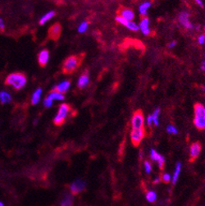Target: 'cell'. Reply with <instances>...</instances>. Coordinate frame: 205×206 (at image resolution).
Instances as JSON below:
<instances>
[{
    "mask_svg": "<svg viewBox=\"0 0 205 206\" xmlns=\"http://www.w3.org/2000/svg\"><path fill=\"white\" fill-rule=\"evenodd\" d=\"M83 59H84V55H73L68 57L62 65L63 73L71 74L74 72L81 65Z\"/></svg>",
    "mask_w": 205,
    "mask_h": 206,
    "instance_id": "cell-1",
    "label": "cell"
},
{
    "mask_svg": "<svg viewBox=\"0 0 205 206\" xmlns=\"http://www.w3.org/2000/svg\"><path fill=\"white\" fill-rule=\"evenodd\" d=\"M194 116V124L198 130L202 131L205 129V107L201 104H195Z\"/></svg>",
    "mask_w": 205,
    "mask_h": 206,
    "instance_id": "cell-2",
    "label": "cell"
},
{
    "mask_svg": "<svg viewBox=\"0 0 205 206\" xmlns=\"http://www.w3.org/2000/svg\"><path fill=\"white\" fill-rule=\"evenodd\" d=\"M5 83L8 86H13L15 89H21L26 84V77L24 74L19 72L12 73L7 77Z\"/></svg>",
    "mask_w": 205,
    "mask_h": 206,
    "instance_id": "cell-3",
    "label": "cell"
},
{
    "mask_svg": "<svg viewBox=\"0 0 205 206\" xmlns=\"http://www.w3.org/2000/svg\"><path fill=\"white\" fill-rule=\"evenodd\" d=\"M71 111V107L67 104H62L59 107V110L56 117L53 119V123L56 126H62L63 123H65V120L69 112Z\"/></svg>",
    "mask_w": 205,
    "mask_h": 206,
    "instance_id": "cell-4",
    "label": "cell"
},
{
    "mask_svg": "<svg viewBox=\"0 0 205 206\" xmlns=\"http://www.w3.org/2000/svg\"><path fill=\"white\" fill-rule=\"evenodd\" d=\"M144 118L143 112L141 110H136L133 114V117L131 119V126L132 129H141L144 128Z\"/></svg>",
    "mask_w": 205,
    "mask_h": 206,
    "instance_id": "cell-5",
    "label": "cell"
},
{
    "mask_svg": "<svg viewBox=\"0 0 205 206\" xmlns=\"http://www.w3.org/2000/svg\"><path fill=\"white\" fill-rule=\"evenodd\" d=\"M145 136V129L144 127L141 129H132L131 132V142L134 146H138L140 142Z\"/></svg>",
    "mask_w": 205,
    "mask_h": 206,
    "instance_id": "cell-6",
    "label": "cell"
},
{
    "mask_svg": "<svg viewBox=\"0 0 205 206\" xmlns=\"http://www.w3.org/2000/svg\"><path fill=\"white\" fill-rule=\"evenodd\" d=\"M202 150V145L199 142H195L190 146V161L194 162L199 156Z\"/></svg>",
    "mask_w": 205,
    "mask_h": 206,
    "instance_id": "cell-7",
    "label": "cell"
},
{
    "mask_svg": "<svg viewBox=\"0 0 205 206\" xmlns=\"http://www.w3.org/2000/svg\"><path fill=\"white\" fill-rule=\"evenodd\" d=\"M62 32V26L59 23H55L53 24L49 30V35L50 39L53 40H58L60 37Z\"/></svg>",
    "mask_w": 205,
    "mask_h": 206,
    "instance_id": "cell-8",
    "label": "cell"
},
{
    "mask_svg": "<svg viewBox=\"0 0 205 206\" xmlns=\"http://www.w3.org/2000/svg\"><path fill=\"white\" fill-rule=\"evenodd\" d=\"M85 188V183L81 179H78L71 185L70 190L73 195H77L81 193V191H84Z\"/></svg>",
    "mask_w": 205,
    "mask_h": 206,
    "instance_id": "cell-9",
    "label": "cell"
},
{
    "mask_svg": "<svg viewBox=\"0 0 205 206\" xmlns=\"http://www.w3.org/2000/svg\"><path fill=\"white\" fill-rule=\"evenodd\" d=\"M178 20L180 24L186 29H193V25L190 22V14L187 12H181L179 14Z\"/></svg>",
    "mask_w": 205,
    "mask_h": 206,
    "instance_id": "cell-10",
    "label": "cell"
},
{
    "mask_svg": "<svg viewBox=\"0 0 205 206\" xmlns=\"http://www.w3.org/2000/svg\"><path fill=\"white\" fill-rule=\"evenodd\" d=\"M150 156L153 160H154L159 163V168L160 169H163V167L165 164V159L163 156H162L161 154H159L158 152L154 150H151L150 151Z\"/></svg>",
    "mask_w": 205,
    "mask_h": 206,
    "instance_id": "cell-11",
    "label": "cell"
},
{
    "mask_svg": "<svg viewBox=\"0 0 205 206\" xmlns=\"http://www.w3.org/2000/svg\"><path fill=\"white\" fill-rule=\"evenodd\" d=\"M118 15L121 16L123 18L127 21H131V22L135 17L133 11L130 8H121V9L118 10Z\"/></svg>",
    "mask_w": 205,
    "mask_h": 206,
    "instance_id": "cell-12",
    "label": "cell"
},
{
    "mask_svg": "<svg viewBox=\"0 0 205 206\" xmlns=\"http://www.w3.org/2000/svg\"><path fill=\"white\" fill-rule=\"evenodd\" d=\"M144 35H149L150 34V29H149V20L147 17H143L140 23V27Z\"/></svg>",
    "mask_w": 205,
    "mask_h": 206,
    "instance_id": "cell-13",
    "label": "cell"
},
{
    "mask_svg": "<svg viewBox=\"0 0 205 206\" xmlns=\"http://www.w3.org/2000/svg\"><path fill=\"white\" fill-rule=\"evenodd\" d=\"M49 53L47 49H44L42 50L40 53H39V58H38V60H39V63L40 65L42 68L45 67L47 64V62L49 61Z\"/></svg>",
    "mask_w": 205,
    "mask_h": 206,
    "instance_id": "cell-14",
    "label": "cell"
},
{
    "mask_svg": "<svg viewBox=\"0 0 205 206\" xmlns=\"http://www.w3.org/2000/svg\"><path fill=\"white\" fill-rule=\"evenodd\" d=\"M89 81H90V79H89V72L87 71H85L83 73L81 74V77L78 80V87L80 89L84 88V87H85L89 84Z\"/></svg>",
    "mask_w": 205,
    "mask_h": 206,
    "instance_id": "cell-15",
    "label": "cell"
},
{
    "mask_svg": "<svg viewBox=\"0 0 205 206\" xmlns=\"http://www.w3.org/2000/svg\"><path fill=\"white\" fill-rule=\"evenodd\" d=\"M70 86H71L70 80H65V81H62V83H60L59 85L55 86L53 90H56L58 92L61 93V94H63V93L67 92V91L68 90Z\"/></svg>",
    "mask_w": 205,
    "mask_h": 206,
    "instance_id": "cell-16",
    "label": "cell"
},
{
    "mask_svg": "<svg viewBox=\"0 0 205 206\" xmlns=\"http://www.w3.org/2000/svg\"><path fill=\"white\" fill-rule=\"evenodd\" d=\"M180 169H181V163H177V167H176V170H175L174 174H173V177H172V180H171V181H172V184L173 185H175L177 183V180L179 178Z\"/></svg>",
    "mask_w": 205,
    "mask_h": 206,
    "instance_id": "cell-17",
    "label": "cell"
},
{
    "mask_svg": "<svg viewBox=\"0 0 205 206\" xmlns=\"http://www.w3.org/2000/svg\"><path fill=\"white\" fill-rule=\"evenodd\" d=\"M41 93H42V89L40 88H39V89H37L34 91L33 95H32V98H31L32 105H36V104H38V102L40 101V98Z\"/></svg>",
    "mask_w": 205,
    "mask_h": 206,
    "instance_id": "cell-18",
    "label": "cell"
},
{
    "mask_svg": "<svg viewBox=\"0 0 205 206\" xmlns=\"http://www.w3.org/2000/svg\"><path fill=\"white\" fill-rule=\"evenodd\" d=\"M12 100V97L9 94L5 91H1L0 92V101L2 104H6L9 103Z\"/></svg>",
    "mask_w": 205,
    "mask_h": 206,
    "instance_id": "cell-19",
    "label": "cell"
},
{
    "mask_svg": "<svg viewBox=\"0 0 205 206\" xmlns=\"http://www.w3.org/2000/svg\"><path fill=\"white\" fill-rule=\"evenodd\" d=\"M48 97L51 99H53H53H58V100H63L64 99V95L61 93L56 91V90H53L52 92H50Z\"/></svg>",
    "mask_w": 205,
    "mask_h": 206,
    "instance_id": "cell-20",
    "label": "cell"
},
{
    "mask_svg": "<svg viewBox=\"0 0 205 206\" xmlns=\"http://www.w3.org/2000/svg\"><path fill=\"white\" fill-rule=\"evenodd\" d=\"M151 6V3L150 2H145V3H142L140 6V13L143 17H145L147 15V12L149 9V7Z\"/></svg>",
    "mask_w": 205,
    "mask_h": 206,
    "instance_id": "cell-21",
    "label": "cell"
},
{
    "mask_svg": "<svg viewBox=\"0 0 205 206\" xmlns=\"http://www.w3.org/2000/svg\"><path fill=\"white\" fill-rule=\"evenodd\" d=\"M54 15H55V12H48V13H46V14L44 16H43L42 18L40 19V25H44L45 22H48L49 20H50L53 17H54Z\"/></svg>",
    "mask_w": 205,
    "mask_h": 206,
    "instance_id": "cell-22",
    "label": "cell"
},
{
    "mask_svg": "<svg viewBox=\"0 0 205 206\" xmlns=\"http://www.w3.org/2000/svg\"><path fill=\"white\" fill-rule=\"evenodd\" d=\"M159 114H160V108H156L155 111L153 112V114L151 115L152 116V119H153V123L155 125V126H159Z\"/></svg>",
    "mask_w": 205,
    "mask_h": 206,
    "instance_id": "cell-23",
    "label": "cell"
},
{
    "mask_svg": "<svg viewBox=\"0 0 205 206\" xmlns=\"http://www.w3.org/2000/svg\"><path fill=\"white\" fill-rule=\"evenodd\" d=\"M146 199L150 203H153V202H155L156 199H157V195L154 191H148L146 193Z\"/></svg>",
    "mask_w": 205,
    "mask_h": 206,
    "instance_id": "cell-24",
    "label": "cell"
},
{
    "mask_svg": "<svg viewBox=\"0 0 205 206\" xmlns=\"http://www.w3.org/2000/svg\"><path fill=\"white\" fill-rule=\"evenodd\" d=\"M61 206H72V197L66 196L63 200H62Z\"/></svg>",
    "mask_w": 205,
    "mask_h": 206,
    "instance_id": "cell-25",
    "label": "cell"
},
{
    "mask_svg": "<svg viewBox=\"0 0 205 206\" xmlns=\"http://www.w3.org/2000/svg\"><path fill=\"white\" fill-rule=\"evenodd\" d=\"M126 27H127L129 30H131V31H137L139 29H140L139 26H138L135 23V22H131V21H129L127 26H126Z\"/></svg>",
    "mask_w": 205,
    "mask_h": 206,
    "instance_id": "cell-26",
    "label": "cell"
},
{
    "mask_svg": "<svg viewBox=\"0 0 205 206\" xmlns=\"http://www.w3.org/2000/svg\"><path fill=\"white\" fill-rule=\"evenodd\" d=\"M116 21H117L118 23H120L121 25H122V26H126L128 24V22H129V21L126 20L125 18H123V17L120 15L117 16V17H116Z\"/></svg>",
    "mask_w": 205,
    "mask_h": 206,
    "instance_id": "cell-27",
    "label": "cell"
},
{
    "mask_svg": "<svg viewBox=\"0 0 205 206\" xmlns=\"http://www.w3.org/2000/svg\"><path fill=\"white\" fill-rule=\"evenodd\" d=\"M88 28V22H83L80 25V26L78 27V31L80 33H83L85 31L87 30Z\"/></svg>",
    "mask_w": 205,
    "mask_h": 206,
    "instance_id": "cell-28",
    "label": "cell"
},
{
    "mask_svg": "<svg viewBox=\"0 0 205 206\" xmlns=\"http://www.w3.org/2000/svg\"><path fill=\"white\" fill-rule=\"evenodd\" d=\"M161 180L164 183H168V182L171 181V175L168 174V173H163L161 176Z\"/></svg>",
    "mask_w": 205,
    "mask_h": 206,
    "instance_id": "cell-29",
    "label": "cell"
},
{
    "mask_svg": "<svg viewBox=\"0 0 205 206\" xmlns=\"http://www.w3.org/2000/svg\"><path fill=\"white\" fill-rule=\"evenodd\" d=\"M167 132L169 134H177V132H178L177 128L174 126H171V125L168 126V127H167Z\"/></svg>",
    "mask_w": 205,
    "mask_h": 206,
    "instance_id": "cell-30",
    "label": "cell"
},
{
    "mask_svg": "<svg viewBox=\"0 0 205 206\" xmlns=\"http://www.w3.org/2000/svg\"><path fill=\"white\" fill-rule=\"evenodd\" d=\"M52 104H53V99H51V98H49V97H47V98L44 99V105L46 108H49V107H51Z\"/></svg>",
    "mask_w": 205,
    "mask_h": 206,
    "instance_id": "cell-31",
    "label": "cell"
},
{
    "mask_svg": "<svg viewBox=\"0 0 205 206\" xmlns=\"http://www.w3.org/2000/svg\"><path fill=\"white\" fill-rule=\"evenodd\" d=\"M144 168H145V171H146L147 173H149L152 170V166H151V163H149V161H145L144 162Z\"/></svg>",
    "mask_w": 205,
    "mask_h": 206,
    "instance_id": "cell-32",
    "label": "cell"
},
{
    "mask_svg": "<svg viewBox=\"0 0 205 206\" xmlns=\"http://www.w3.org/2000/svg\"><path fill=\"white\" fill-rule=\"evenodd\" d=\"M198 42H199V44H204L205 43V35H202L199 37L198 39Z\"/></svg>",
    "mask_w": 205,
    "mask_h": 206,
    "instance_id": "cell-33",
    "label": "cell"
},
{
    "mask_svg": "<svg viewBox=\"0 0 205 206\" xmlns=\"http://www.w3.org/2000/svg\"><path fill=\"white\" fill-rule=\"evenodd\" d=\"M147 124H148V126H152L153 119H152V116H151V115H149V117H147Z\"/></svg>",
    "mask_w": 205,
    "mask_h": 206,
    "instance_id": "cell-34",
    "label": "cell"
},
{
    "mask_svg": "<svg viewBox=\"0 0 205 206\" xmlns=\"http://www.w3.org/2000/svg\"><path fill=\"white\" fill-rule=\"evenodd\" d=\"M4 30V24H3V19L0 18V31H3Z\"/></svg>",
    "mask_w": 205,
    "mask_h": 206,
    "instance_id": "cell-35",
    "label": "cell"
},
{
    "mask_svg": "<svg viewBox=\"0 0 205 206\" xmlns=\"http://www.w3.org/2000/svg\"><path fill=\"white\" fill-rule=\"evenodd\" d=\"M177 45V41H172V42H171V43H169V44H168V48H173V47H175Z\"/></svg>",
    "mask_w": 205,
    "mask_h": 206,
    "instance_id": "cell-36",
    "label": "cell"
},
{
    "mask_svg": "<svg viewBox=\"0 0 205 206\" xmlns=\"http://www.w3.org/2000/svg\"><path fill=\"white\" fill-rule=\"evenodd\" d=\"M195 2L200 8H204V3L201 0H195Z\"/></svg>",
    "mask_w": 205,
    "mask_h": 206,
    "instance_id": "cell-37",
    "label": "cell"
},
{
    "mask_svg": "<svg viewBox=\"0 0 205 206\" xmlns=\"http://www.w3.org/2000/svg\"><path fill=\"white\" fill-rule=\"evenodd\" d=\"M201 69H202V71H205V59L204 61H203L202 64H201Z\"/></svg>",
    "mask_w": 205,
    "mask_h": 206,
    "instance_id": "cell-38",
    "label": "cell"
},
{
    "mask_svg": "<svg viewBox=\"0 0 205 206\" xmlns=\"http://www.w3.org/2000/svg\"><path fill=\"white\" fill-rule=\"evenodd\" d=\"M160 180H161V178H160V177H158V178L155 179V181L153 182V183H154V184H157V183H159V182H160Z\"/></svg>",
    "mask_w": 205,
    "mask_h": 206,
    "instance_id": "cell-39",
    "label": "cell"
},
{
    "mask_svg": "<svg viewBox=\"0 0 205 206\" xmlns=\"http://www.w3.org/2000/svg\"><path fill=\"white\" fill-rule=\"evenodd\" d=\"M0 206H4V204L2 202H0Z\"/></svg>",
    "mask_w": 205,
    "mask_h": 206,
    "instance_id": "cell-40",
    "label": "cell"
}]
</instances>
